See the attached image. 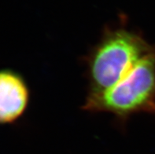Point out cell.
I'll list each match as a JSON object with an SVG mask.
<instances>
[{
  "mask_svg": "<svg viewBox=\"0 0 155 154\" xmlns=\"http://www.w3.org/2000/svg\"><path fill=\"white\" fill-rule=\"evenodd\" d=\"M126 21L121 16L119 23L105 27L99 41L85 56L88 94L114 86L154 48Z\"/></svg>",
  "mask_w": 155,
  "mask_h": 154,
  "instance_id": "cell-1",
  "label": "cell"
},
{
  "mask_svg": "<svg viewBox=\"0 0 155 154\" xmlns=\"http://www.w3.org/2000/svg\"><path fill=\"white\" fill-rule=\"evenodd\" d=\"M82 109L110 113L122 125L135 114H155V47L114 86L87 94Z\"/></svg>",
  "mask_w": 155,
  "mask_h": 154,
  "instance_id": "cell-2",
  "label": "cell"
},
{
  "mask_svg": "<svg viewBox=\"0 0 155 154\" xmlns=\"http://www.w3.org/2000/svg\"><path fill=\"white\" fill-rule=\"evenodd\" d=\"M28 99V88L21 76L13 71H0V123L17 120L27 108Z\"/></svg>",
  "mask_w": 155,
  "mask_h": 154,
  "instance_id": "cell-3",
  "label": "cell"
}]
</instances>
